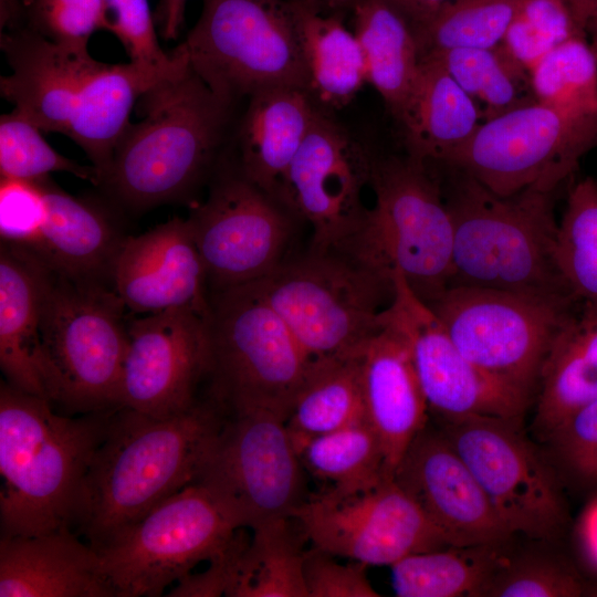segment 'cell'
<instances>
[{"label":"cell","instance_id":"obj_1","mask_svg":"<svg viewBox=\"0 0 597 597\" xmlns=\"http://www.w3.org/2000/svg\"><path fill=\"white\" fill-rule=\"evenodd\" d=\"M224 415L211 397L168 418L114 409L86 474L80 534L96 547L195 483Z\"/></svg>","mask_w":597,"mask_h":597},{"label":"cell","instance_id":"obj_2","mask_svg":"<svg viewBox=\"0 0 597 597\" xmlns=\"http://www.w3.org/2000/svg\"><path fill=\"white\" fill-rule=\"evenodd\" d=\"M113 410L61 415L46 399L1 381V536L76 526L86 474Z\"/></svg>","mask_w":597,"mask_h":597},{"label":"cell","instance_id":"obj_3","mask_svg":"<svg viewBox=\"0 0 597 597\" xmlns=\"http://www.w3.org/2000/svg\"><path fill=\"white\" fill-rule=\"evenodd\" d=\"M227 102L189 65L137 102L102 185L133 210L186 197L206 172L226 124Z\"/></svg>","mask_w":597,"mask_h":597},{"label":"cell","instance_id":"obj_4","mask_svg":"<svg viewBox=\"0 0 597 597\" xmlns=\"http://www.w3.org/2000/svg\"><path fill=\"white\" fill-rule=\"evenodd\" d=\"M452 170L446 199L453 222L449 286L573 297L555 260V191L528 188L500 196Z\"/></svg>","mask_w":597,"mask_h":597},{"label":"cell","instance_id":"obj_5","mask_svg":"<svg viewBox=\"0 0 597 597\" xmlns=\"http://www.w3.org/2000/svg\"><path fill=\"white\" fill-rule=\"evenodd\" d=\"M45 269L40 343L48 401L69 413L119 408L128 341L123 301L109 283Z\"/></svg>","mask_w":597,"mask_h":597},{"label":"cell","instance_id":"obj_6","mask_svg":"<svg viewBox=\"0 0 597 597\" xmlns=\"http://www.w3.org/2000/svg\"><path fill=\"white\" fill-rule=\"evenodd\" d=\"M375 201L341 252L391 280L400 272L427 304L448 286L453 222L428 163L410 155L374 157Z\"/></svg>","mask_w":597,"mask_h":597},{"label":"cell","instance_id":"obj_7","mask_svg":"<svg viewBox=\"0 0 597 597\" xmlns=\"http://www.w3.org/2000/svg\"><path fill=\"white\" fill-rule=\"evenodd\" d=\"M210 397L226 412L266 410L287 418L313 365L254 282L211 292Z\"/></svg>","mask_w":597,"mask_h":597},{"label":"cell","instance_id":"obj_8","mask_svg":"<svg viewBox=\"0 0 597 597\" xmlns=\"http://www.w3.org/2000/svg\"><path fill=\"white\" fill-rule=\"evenodd\" d=\"M313 360L355 352L381 328L389 279L337 251L311 250L253 281Z\"/></svg>","mask_w":597,"mask_h":597},{"label":"cell","instance_id":"obj_9","mask_svg":"<svg viewBox=\"0 0 597 597\" xmlns=\"http://www.w3.org/2000/svg\"><path fill=\"white\" fill-rule=\"evenodd\" d=\"M181 42L191 69L221 100L276 86L308 92L290 0H202Z\"/></svg>","mask_w":597,"mask_h":597},{"label":"cell","instance_id":"obj_10","mask_svg":"<svg viewBox=\"0 0 597 597\" xmlns=\"http://www.w3.org/2000/svg\"><path fill=\"white\" fill-rule=\"evenodd\" d=\"M577 304L569 296L450 285L428 305L470 362L532 396L549 347Z\"/></svg>","mask_w":597,"mask_h":597},{"label":"cell","instance_id":"obj_11","mask_svg":"<svg viewBox=\"0 0 597 597\" xmlns=\"http://www.w3.org/2000/svg\"><path fill=\"white\" fill-rule=\"evenodd\" d=\"M240 527L199 483L94 547L115 597H157L235 540Z\"/></svg>","mask_w":597,"mask_h":597},{"label":"cell","instance_id":"obj_12","mask_svg":"<svg viewBox=\"0 0 597 597\" xmlns=\"http://www.w3.org/2000/svg\"><path fill=\"white\" fill-rule=\"evenodd\" d=\"M304 473L285 418L252 409L226 412L195 483L252 530L292 519L308 498Z\"/></svg>","mask_w":597,"mask_h":597},{"label":"cell","instance_id":"obj_13","mask_svg":"<svg viewBox=\"0 0 597 597\" xmlns=\"http://www.w3.org/2000/svg\"><path fill=\"white\" fill-rule=\"evenodd\" d=\"M597 145V116L533 102L482 122L444 161L500 196L556 191Z\"/></svg>","mask_w":597,"mask_h":597},{"label":"cell","instance_id":"obj_14","mask_svg":"<svg viewBox=\"0 0 597 597\" xmlns=\"http://www.w3.org/2000/svg\"><path fill=\"white\" fill-rule=\"evenodd\" d=\"M438 420L513 535L549 541L562 533L567 510L558 479L520 432V420L481 416Z\"/></svg>","mask_w":597,"mask_h":597},{"label":"cell","instance_id":"obj_15","mask_svg":"<svg viewBox=\"0 0 597 597\" xmlns=\"http://www.w3.org/2000/svg\"><path fill=\"white\" fill-rule=\"evenodd\" d=\"M391 282L381 323L406 343L429 412L438 419L481 416L520 420L531 396L470 362L400 272L391 274Z\"/></svg>","mask_w":597,"mask_h":597},{"label":"cell","instance_id":"obj_16","mask_svg":"<svg viewBox=\"0 0 597 597\" xmlns=\"http://www.w3.org/2000/svg\"><path fill=\"white\" fill-rule=\"evenodd\" d=\"M292 519L312 546L366 566L452 546L392 478L352 495H308Z\"/></svg>","mask_w":597,"mask_h":597},{"label":"cell","instance_id":"obj_17","mask_svg":"<svg viewBox=\"0 0 597 597\" xmlns=\"http://www.w3.org/2000/svg\"><path fill=\"white\" fill-rule=\"evenodd\" d=\"M374 156L333 118L317 111L282 186L280 203L313 230L311 250L341 251L367 207Z\"/></svg>","mask_w":597,"mask_h":597},{"label":"cell","instance_id":"obj_18","mask_svg":"<svg viewBox=\"0 0 597 597\" xmlns=\"http://www.w3.org/2000/svg\"><path fill=\"white\" fill-rule=\"evenodd\" d=\"M121 407L155 417L186 412L211 370L209 315L187 307L128 320Z\"/></svg>","mask_w":597,"mask_h":597},{"label":"cell","instance_id":"obj_19","mask_svg":"<svg viewBox=\"0 0 597 597\" xmlns=\"http://www.w3.org/2000/svg\"><path fill=\"white\" fill-rule=\"evenodd\" d=\"M284 209L241 172L213 185L187 218L212 291L260 280L282 262Z\"/></svg>","mask_w":597,"mask_h":597},{"label":"cell","instance_id":"obj_20","mask_svg":"<svg viewBox=\"0 0 597 597\" xmlns=\"http://www.w3.org/2000/svg\"><path fill=\"white\" fill-rule=\"evenodd\" d=\"M392 479L452 546L509 542L514 536L470 468L429 421L406 450Z\"/></svg>","mask_w":597,"mask_h":597},{"label":"cell","instance_id":"obj_21","mask_svg":"<svg viewBox=\"0 0 597 597\" xmlns=\"http://www.w3.org/2000/svg\"><path fill=\"white\" fill-rule=\"evenodd\" d=\"M112 285L134 314L180 307L210 313L208 276L187 219L174 218L143 234L125 237Z\"/></svg>","mask_w":597,"mask_h":597},{"label":"cell","instance_id":"obj_22","mask_svg":"<svg viewBox=\"0 0 597 597\" xmlns=\"http://www.w3.org/2000/svg\"><path fill=\"white\" fill-rule=\"evenodd\" d=\"M0 44L11 67L0 78L1 95L41 132L65 135L83 87L104 63L31 29L2 32Z\"/></svg>","mask_w":597,"mask_h":597},{"label":"cell","instance_id":"obj_23","mask_svg":"<svg viewBox=\"0 0 597 597\" xmlns=\"http://www.w3.org/2000/svg\"><path fill=\"white\" fill-rule=\"evenodd\" d=\"M355 352L365 419L377 434L388 474L428 420V405L404 339L389 326Z\"/></svg>","mask_w":597,"mask_h":597},{"label":"cell","instance_id":"obj_24","mask_svg":"<svg viewBox=\"0 0 597 597\" xmlns=\"http://www.w3.org/2000/svg\"><path fill=\"white\" fill-rule=\"evenodd\" d=\"M0 597H115L100 556L72 531L1 536Z\"/></svg>","mask_w":597,"mask_h":597},{"label":"cell","instance_id":"obj_25","mask_svg":"<svg viewBox=\"0 0 597 597\" xmlns=\"http://www.w3.org/2000/svg\"><path fill=\"white\" fill-rule=\"evenodd\" d=\"M38 180L46 214L36 242L27 249L63 275L112 284L113 265L125 237L101 207L69 195L50 177Z\"/></svg>","mask_w":597,"mask_h":597},{"label":"cell","instance_id":"obj_26","mask_svg":"<svg viewBox=\"0 0 597 597\" xmlns=\"http://www.w3.org/2000/svg\"><path fill=\"white\" fill-rule=\"evenodd\" d=\"M45 272L29 249L1 242L0 367L11 386L44 399L40 323Z\"/></svg>","mask_w":597,"mask_h":597},{"label":"cell","instance_id":"obj_27","mask_svg":"<svg viewBox=\"0 0 597 597\" xmlns=\"http://www.w3.org/2000/svg\"><path fill=\"white\" fill-rule=\"evenodd\" d=\"M317 111L300 87H269L249 96L240 129L241 174L279 203L285 175Z\"/></svg>","mask_w":597,"mask_h":597},{"label":"cell","instance_id":"obj_28","mask_svg":"<svg viewBox=\"0 0 597 597\" xmlns=\"http://www.w3.org/2000/svg\"><path fill=\"white\" fill-rule=\"evenodd\" d=\"M397 122L408 155L443 163L483 122L472 98L434 57L420 59L412 91Z\"/></svg>","mask_w":597,"mask_h":597},{"label":"cell","instance_id":"obj_29","mask_svg":"<svg viewBox=\"0 0 597 597\" xmlns=\"http://www.w3.org/2000/svg\"><path fill=\"white\" fill-rule=\"evenodd\" d=\"M537 387L534 425L545 438L597 398V305L577 304L549 347Z\"/></svg>","mask_w":597,"mask_h":597},{"label":"cell","instance_id":"obj_30","mask_svg":"<svg viewBox=\"0 0 597 597\" xmlns=\"http://www.w3.org/2000/svg\"><path fill=\"white\" fill-rule=\"evenodd\" d=\"M168 77L132 62L104 63L83 87L65 135L86 153L102 182L135 104Z\"/></svg>","mask_w":597,"mask_h":597},{"label":"cell","instance_id":"obj_31","mask_svg":"<svg viewBox=\"0 0 597 597\" xmlns=\"http://www.w3.org/2000/svg\"><path fill=\"white\" fill-rule=\"evenodd\" d=\"M307 72L312 98L343 107L366 78L363 51L354 32L337 14L324 12L315 0H290Z\"/></svg>","mask_w":597,"mask_h":597},{"label":"cell","instance_id":"obj_32","mask_svg":"<svg viewBox=\"0 0 597 597\" xmlns=\"http://www.w3.org/2000/svg\"><path fill=\"white\" fill-rule=\"evenodd\" d=\"M293 519H282L252 528L248 540L242 528L231 549L224 596L307 597L303 563L306 540Z\"/></svg>","mask_w":597,"mask_h":597},{"label":"cell","instance_id":"obj_33","mask_svg":"<svg viewBox=\"0 0 597 597\" xmlns=\"http://www.w3.org/2000/svg\"><path fill=\"white\" fill-rule=\"evenodd\" d=\"M507 542L413 553L390 566L399 597H480L509 563Z\"/></svg>","mask_w":597,"mask_h":597},{"label":"cell","instance_id":"obj_34","mask_svg":"<svg viewBox=\"0 0 597 597\" xmlns=\"http://www.w3.org/2000/svg\"><path fill=\"white\" fill-rule=\"evenodd\" d=\"M354 33L363 51L367 83L399 117L416 83L420 57L410 25L379 0H357Z\"/></svg>","mask_w":597,"mask_h":597},{"label":"cell","instance_id":"obj_35","mask_svg":"<svg viewBox=\"0 0 597 597\" xmlns=\"http://www.w3.org/2000/svg\"><path fill=\"white\" fill-rule=\"evenodd\" d=\"M365 418L359 369L354 352L316 360L285 420L296 447Z\"/></svg>","mask_w":597,"mask_h":597},{"label":"cell","instance_id":"obj_36","mask_svg":"<svg viewBox=\"0 0 597 597\" xmlns=\"http://www.w3.org/2000/svg\"><path fill=\"white\" fill-rule=\"evenodd\" d=\"M297 452L305 472L331 495L364 492L391 478L381 443L365 418L306 441Z\"/></svg>","mask_w":597,"mask_h":597},{"label":"cell","instance_id":"obj_37","mask_svg":"<svg viewBox=\"0 0 597 597\" xmlns=\"http://www.w3.org/2000/svg\"><path fill=\"white\" fill-rule=\"evenodd\" d=\"M434 57L472 98L483 122L516 107L536 102L530 73L520 66L502 44L492 49H453ZM422 59V57H421Z\"/></svg>","mask_w":597,"mask_h":597},{"label":"cell","instance_id":"obj_38","mask_svg":"<svg viewBox=\"0 0 597 597\" xmlns=\"http://www.w3.org/2000/svg\"><path fill=\"white\" fill-rule=\"evenodd\" d=\"M555 260L569 294L597 305V181L586 177L575 184L558 222Z\"/></svg>","mask_w":597,"mask_h":597},{"label":"cell","instance_id":"obj_39","mask_svg":"<svg viewBox=\"0 0 597 597\" xmlns=\"http://www.w3.org/2000/svg\"><path fill=\"white\" fill-rule=\"evenodd\" d=\"M522 0H449L416 31L419 57L500 45Z\"/></svg>","mask_w":597,"mask_h":597},{"label":"cell","instance_id":"obj_40","mask_svg":"<svg viewBox=\"0 0 597 597\" xmlns=\"http://www.w3.org/2000/svg\"><path fill=\"white\" fill-rule=\"evenodd\" d=\"M536 102L576 116H597V55L584 36L547 52L530 71Z\"/></svg>","mask_w":597,"mask_h":597},{"label":"cell","instance_id":"obj_41","mask_svg":"<svg viewBox=\"0 0 597 597\" xmlns=\"http://www.w3.org/2000/svg\"><path fill=\"white\" fill-rule=\"evenodd\" d=\"M64 171L101 185L100 171L83 166L55 151L42 137L41 129L17 109L0 117V176L27 180Z\"/></svg>","mask_w":597,"mask_h":597},{"label":"cell","instance_id":"obj_42","mask_svg":"<svg viewBox=\"0 0 597 597\" xmlns=\"http://www.w3.org/2000/svg\"><path fill=\"white\" fill-rule=\"evenodd\" d=\"M102 29L113 33L132 63L164 76H174L189 65L180 43L166 53L158 41L148 0H103Z\"/></svg>","mask_w":597,"mask_h":597},{"label":"cell","instance_id":"obj_43","mask_svg":"<svg viewBox=\"0 0 597 597\" xmlns=\"http://www.w3.org/2000/svg\"><path fill=\"white\" fill-rule=\"evenodd\" d=\"M586 591L578 575L545 557H512L490 584L486 597H577Z\"/></svg>","mask_w":597,"mask_h":597},{"label":"cell","instance_id":"obj_44","mask_svg":"<svg viewBox=\"0 0 597 597\" xmlns=\"http://www.w3.org/2000/svg\"><path fill=\"white\" fill-rule=\"evenodd\" d=\"M25 8L29 29L72 52H88L90 38L102 29L103 0H31Z\"/></svg>","mask_w":597,"mask_h":597},{"label":"cell","instance_id":"obj_45","mask_svg":"<svg viewBox=\"0 0 597 597\" xmlns=\"http://www.w3.org/2000/svg\"><path fill=\"white\" fill-rule=\"evenodd\" d=\"M547 439L569 478L584 486L597 485V398L574 412Z\"/></svg>","mask_w":597,"mask_h":597},{"label":"cell","instance_id":"obj_46","mask_svg":"<svg viewBox=\"0 0 597 597\" xmlns=\"http://www.w3.org/2000/svg\"><path fill=\"white\" fill-rule=\"evenodd\" d=\"M46 205L39 180L1 177V242L31 248L45 220Z\"/></svg>","mask_w":597,"mask_h":597},{"label":"cell","instance_id":"obj_47","mask_svg":"<svg viewBox=\"0 0 597 597\" xmlns=\"http://www.w3.org/2000/svg\"><path fill=\"white\" fill-rule=\"evenodd\" d=\"M366 565L336 556L312 546L305 551L303 576L307 597H378L367 577Z\"/></svg>","mask_w":597,"mask_h":597},{"label":"cell","instance_id":"obj_48","mask_svg":"<svg viewBox=\"0 0 597 597\" xmlns=\"http://www.w3.org/2000/svg\"><path fill=\"white\" fill-rule=\"evenodd\" d=\"M235 540L223 553L209 561L210 566L206 570L199 574L189 573L179 579L167 596L217 597L224 595L228 582L229 558Z\"/></svg>","mask_w":597,"mask_h":597},{"label":"cell","instance_id":"obj_49","mask_svg":"<svg viewBox=\"0 0 597 597\" xmlns=\"http://www.w3.org/2000/svg\"><path fill=\"white\" fill-rule=\"evenodd\" d=\"M397 12L415 33L423 28L449 0H379Z\"/></svg>","mask_w":597,"mask_h":597},{"label":"cell","instance_id":"obj_50","mask_svg":"<svg viewBox=\"0 0 597 597\" xmlns=\"http://www.w3.org/2000/svg\"><path fill=\"white\" fill-rule=\"evenodd\" d=\"M577 540L585 562L597 572V496L588 503L580 515Z\"/></svg>","mask_w":597,"mask_h":597},{"label":"cell","instance_id":"obj_51","mask_svg":"<svg viewBox=\"0 0 597 597\" xmlns=\"http://www.w3.org/2000/svg\"><path fill=\"white\" fill-rule=\"evenodd\" d=\"M187 0H160L157 23L160 35L166 40L177 39L185 21Z\"/></svg>","mask_w":597,"mask_h":597},{"label":"cell","instance_id":"obj_52","mask_svg":"<svg viewBox=\"0 0 597 597\" xmlns=\"http://www.w3.org/2000/svg\"><path fill=\"white\" fill-rule=\"evenodd\" d=\"M572 11L582 30L597 21V0H562Z\"/></svg>","mask_w":597,"mask_h":597},{"label":"cell","instance_id":"obj_53","mask_svg":"<svg viewBox=\"0 0 597 597\" xmlns=\"http://www.w3.org/2000/svg\"><path fill=\"white\" fill-rule=\"evenodd\" d=\"M322 8L328 10H339L346 7H354L357 0H315Z\"/></svg>","mask_w":597,"mask_h":597},{"label":"cell","instance_id":"obj_54","mask_svg":"<svg viewBox=\"0 0 597 597\" xmlns=\"http://www.w3.org/2000/svg\"><path fill=\"white\" fill-rule=\"evenodd\" d=\"M31 0H23V4H28Z\"/></svg>","mask_w":597,"mask_h":597},{"label":"cell","instance_id":"obj_55","mask_svg":"<svg viewBox=\"0 0 597 597\" xmlns=\"http://www.w3.org/2000/svg\"><path fill=\"white\" fill-rule=\"evenodd\" d=\"M593 595H594V596H597V588L594 590V594H593Z\"/></svg>","mask_w":597,"mask_h":597}]
</instances>
